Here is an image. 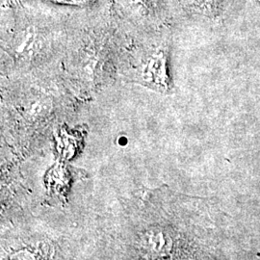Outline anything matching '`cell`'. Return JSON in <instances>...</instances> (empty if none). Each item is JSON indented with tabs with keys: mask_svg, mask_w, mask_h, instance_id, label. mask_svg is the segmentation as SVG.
<instances>
[{
	"mask_svg": "<svg viewBox=\"0 0 260 260\" xmlns=\"http://www.w3.org/2000/svg\"><path fill=\"white\" fill-rule=\"evenodd\" d=\"M15 1H23V0H15ZM51 3L60 4V5H70V6H89L92 5L95 0H44Z\"/></svg>",
	"mask_w": 260,
	"mask_h": 260,
	"instance_id": "obj_3",
	"label": "cell"
},
{
	"mask_svg": "<svg viewBox=\"0 0 260 260\" xmlns=\"http://www.w3.org/2000/svg\"><path fill=\"white\" fill-rule=\"evenodd\" d=\"M124 5L134 13L145 15L151 9V0H124Z\"/></svg>",
	"mask_w": 260,
	"mask_h": 260,
	"instance_id": "obj_2",
	"label": "cell"
},
{
	"mask_svg": "<svg viewBox=\"0 0 260 260\" xmlns=\"http://www.w3.org/2000/svg\"><path fill=\"white\" fill-rule=\"evenodd\" d=\"M140 73L144 80L168 89L169 77L167 74V58L165 51L162 49L154 51L146 61V64L142 67Z\"/></svg>",
	"mask_w": 260,
	"mask_h": 260,
	"instance_id": "obj_1",
	"label": "cell"
}]
</instances>
